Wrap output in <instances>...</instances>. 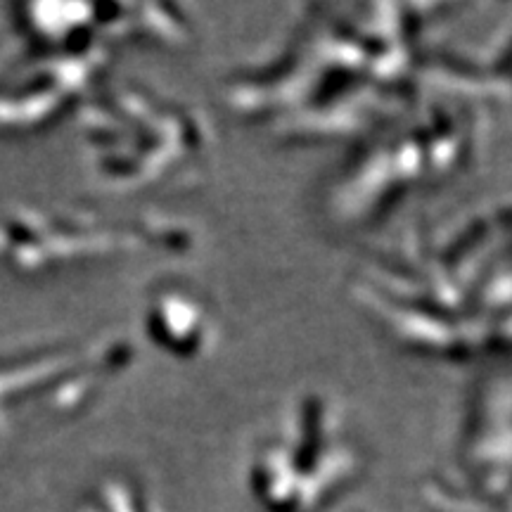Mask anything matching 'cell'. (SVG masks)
<instances>
[{"label": "cell", "instance_id": "cell-4", "mask_svg": "<svg viewBox=\"0 0 512 512\" xmlns=\"http://www.w3.org/2000/svg\"><path fill=\"white\" fill-rule=\"evenodd\" d=\"M356 470V448L344 439L335 406L306 394L283 427L256 448L252 486L271 512H304L344 489Z\"/></svg>", "mask_w": 512, "mask_h": 512}, {"label": "cell", "instance_id": "cell-1", "mask_svg": "<svg viewBox=\"0 0 512 512\" xmlns=\"http://www.w3.org/2000/svg\"><path fill=\"white\" fill-rule=\"evenodd\" d=\"M508 221H470L441 242H411L358 268L356 299L401 344L422 354L470 358L508 349V264L494 268L496 233Z\"/></svg>", "mask_w": 512, "mask_h": 512}, {"label": "cell", "instance_id": "cell-5", "mask_svg": "<svg viewBox=\"0 0 512 512\" xmlns=\"http://www.w3.org/2000/svg\"><path fill=\"white\" fill-rule=\"evenodd\" d=\"M145 332L166 354L195 361L211 354L219 339L207 299L188 287H159L145 306Z\"/></svg>", "mask_w": 512, "mask_h": 512}, {"label": "cell", "instance_id": "cell-3", "mask_svg": "<svg viewBox=\"0 0 512 512\" xmlns=\"http://www.w3.org/2000/svg\"><path fill=\"white\" fill-rule=\"evenodd\" d=\"M86 138L95 169L107 181L126 185L174 176L209 145L197 114L138 91L95 100L88 107Z\"/></svg>", "mask_w": 512, "mask_h": 512}, {"label": "cell", "instance_id": "cell-6", "mask_svg": "<svg viewBox=\"0 0 512 512\" xmlns=\"http://www.w3.org/2000/svg\"><path fill=\"white\" fill-rule=\"evenodd\" d=\"M88 498L86 512H157L143 491L133 482L110 479L102 482Z\"/></svg>", "mask_w": 512, "mask_h": 512}, {"label": "cell", "instance_id": "cell-2", "mask_svg": "<svg viewBox=\"0 0 512 512\" xmlns=\"http://www.w3.org/2000/svg\"><path fill=\"white\" fill-rule=\"evenodd\" d=\"M477 121L465 105L434 102L420 119L384 131L366 147L335 188L344 219H375L422 185L439 183L465 164L475 147Z\"/></svg>", "mask_w": 512, "mask_h": 512}]
</instances>
